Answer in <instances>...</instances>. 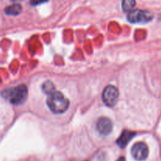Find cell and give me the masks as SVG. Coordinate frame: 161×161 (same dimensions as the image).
Wrapping results in <instances>:
<instances>
[{
	"mask_svg": "<svg viewBox=\"0 0 161 161\" xmlns=\"http://www.w3.org/2000/svg\"><path fill=\"white\" fill-rule=\"evenodd\" d=\"M49 108L54 113H64L69 106V102L61 92L55 91L49 94L47 98Z\"/></svg>",
	"mask_w": 161,
	"mask_h": 161,
	"instance_id": "6da1fadb",
	"label": "cell"
},
{
	"mask_svg": "<svg viewBox=\"0 0 161 161\" xmlns=\"http://www.w3.org/2000/svg\"><path fill=\"white\" fill-rule=\"evenodd\" d=\"M3 95L13 105H20L26 100L28 89L25 85H19L3 91Z\"/></svg>",
	"mask_w": 161,
	"mask_h": 161,
	"instance_id": "7a4b0ae2",
	"label": "cell"
},
{
	"mask_svg": "<svg viewBox=\"0 0 161 161\" xmlns=\"http://www.w3.org/2000/svg\"><path fill=\"white\" fill-rule=\"evenodd\" d=\"M127 19L131 23H147L153 19V15L148 11L135 9L130 11L127 16Z\"/></svg>",
	"mask_w": 161,
	"mask_h": 161,
	"instance_id": "3957f363",
	"label": "cell"
},
{
	"mask_svg": "<svg viewBox=\"0 0 161 161\" xmlns=\"http://www.w3.org/2000/svg\"><path fill=\"white\" fill-rule=\"evenodd\" d=\"M119 97V91L114 86H108L104 90L102 99L106 105L109 107L114 106Z\"/></svg>",
	"mask_w": 161,
	"mask_h": 161,
	"instance_id": "277c9868",
	"label": "cell"
},
{
	"mask_svg": "<svg viewBox=\"0 0 161 161\" xmlns=\"http://www.w3.org/2000/svg\"><path fill=\"white\" fill-rule=\"evenodd\" d=\"M132 157L137 160H146L149 155V149L146 143L138 142L135 143L131 149Z\"/></svg>",
	"mask_w": 161,
	"mask_h": 161,
	"instance_id": "5b68a950",
	"label": "cell"
},
{
	"mask_svg": "<svg viewBox=\"0 0 161 161\" xmlns=\"http://www.w3.org/2000/svg\"><path fill=\"white\" fill-rule=\"evenodd\" d=\"M97 129L103 135H107L112 131L113 129V124L109 119L105 117L100 118L97 123Z\"/></svg>",
	"mask_w": 161,
	"mask_h": 161,
	"instance_id": "8992f818",
	"label": "cell"
},
{
	"mask_svg": "<svg viewBox=\"0 0 161 161\" xmlns=\"http://www.w3.org/2000/svg\"><path fill=\"white\" fill-rule=\"evenodd\" d=\"M135 133L129 130H124L117 140V144L119 147L124 148L127 145V143L130 142V140L133 138Z\"/></svg>",
	"mask_w": 161,
	"mask_h": 161,
	"instance_id": "52a82bcc",
	"label": "cell"
},
{
	"mask_svg": "<svg viewBox=\"0 0 161 161\" xmlns=\"http://www.w3.org/2000/svg\"><path fill=\"white\" fill-rule=\"evenodd\" d=\"M22 7L19 4H14L12 6H9L8 7L6 8L5 9V12L8 15H12V16H16L18 15L20 12H21Z\"/></svg>",
	"mask_w": 161,
	"mask_h": 161,
	"instance_id": "ba28073f",
	"label": "cell"
},
{
	"mask_svg": "<svg viewBox=\"0 0 161 161\" xmlns=\"http://www.w3.org/2000/svg\"><path fill=\"white\" fill-rule=\"evenodd\" d=\"M135 0H123L122 8L125 12H130L135 8Z\"/></svg>",
	"mask_w": 161,
	"mask_h": 161,
	"instance_id": "9c48e42d",
	"label": "cell"
},
{
	"mask_svg": "<svg viewBox=\"0 0 161 161\" xmlns=\"http://www.w3.org/2000/svg\"><path fill=\"white\" fill-rule=\"evenodd\" d=\"M42 91H44V93H46V94L49 95V94H52V93L55 91L54 85L53 84L52 82L47 81L42 85Z\"/></svg>",
	"mask_w": 161,
	"mask_h": 161,
	"instance_id": "30bf717a",
	"label": "cell"
},
{
	"mask_svg": "<svg viewBox=\"0 0 161 161\" xmlns=\"http://www.w3.org/2000/svg\"><path fill=\"white\" fill-rule=\"evenodd\" d=\"M47 1H48V0H31V1H30V3H31L32 6H37V5L47 3Z\"/></svg>",
	"mask_w": 161,
	"mask_h": 161,
	"instance_id": "8fae6325",
	"label": "cell"
},
{
	"mask_svg": "<svg viewBox=\"0 0 161 161\" xmlns=\"http://www.w3.org/2000/svg\"><path fill=\"white\" fill-rule=\"evenodd\" d=\"M116 161H126V160H125V159L124 158V157H120V158L118 159V160Z\"/></svg>",
	"mask_w": 161,
	"mask_h": 161,
	"instance_id": "7c38bea8",
	"label": "cell"
},
{
	"mask_svg": "<svg viewBox=\"0 0 161 161\" xmlns=\"http://www.w3.org/2000/svg\"><path fill=\"white\" fill-rule=\"evenodd\" d=\"M14 1H16V0H14Z\"/></svg>",
	"mask_w": 161,
	"mask_h": 161,
	"instance_id": "4fadbf2b",
	"label": "cell"
}]
</instances>
